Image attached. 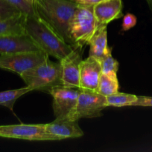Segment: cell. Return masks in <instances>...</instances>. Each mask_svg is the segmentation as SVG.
Masks as SVG:
<instances>
[{
  "mask_svg": "<svg viewBox=\"0 0 152 152\" xmlns=\"http://www.w3.org/2000/svg\"><path fill=\"white\" fill-rule=\"evenodd\" d=\"M33 4L35 14L63 40L72 45L69 30L77 4L71 0H33Z\"/></svg>",
  "mask_w": 152,
  "mask_h": 152,
  "instance_id": "6da1fadb",
  "label": "cell"
},
{
  "mask_svg": "<svg viewBox=\"0 0 152 152\" xmlns=\"http://www.w3.org/2000/svg\"><path fill=\"white\" fill-rule=\"evenodd\" d=\"M25 32L41 50L58 61L66 56L75 48L63 40L37 15L26 16Z\"/></svg>",
  "mask_w": 152,
  "mask_h": 152,
  "instance_id": "7a4b0ae2",
  "label": "cell"
},
{
  "mask_svg": "<svg viewBox=\"0 0 152 152\" xmlns=\"http://www.w3.org/2000/svg\"><path fill=\"white\" fill-rule=\"evenodd\" d=\"M20 77L32 91L49 93L54 88L63 86L61 63L52 62L49 58L40 65L22 73Z\"/></svg>",
  "mask_w": 152,
  "mask_h": 152,
  "instance_id": "3957f363",
  "label": "cell"
},
{
  "mask_svg": "<svg viewBox=\"0 0 152 152\" xmlns=\"http://www.w3.org/2000/svg\"><path fill=\"white\" fill-rule=\"evenodd\" d=\"M93 14V6L77 4L69 25V37L74 47L83 48L99 26Z\"/></svg>",
  "mask_w": 152,
  "mask_h": 152,
  "instance_id": "277c9868",
  "label": "cell"
},
{
  "mask_svg": "<svg viewBox=\"0 0 152 152\" xmlns=\"http://www.w3.org/2000/svg\"><path fill=\"white\" fill-rule=\"evenodd\" d=\"M49 56L43 50L0 55V68L13 71L20 76L25 71L44 62Z\"/></svg>",
  "mask_w": 152,
  "mask_h": 152,
  "instance_id": "5b68a950",
  "label": "cell"
},
{
  "mask_svg": "<svg viewBox=\"0 0 152 152\" xmlns=\"http://www.w3.org/2000/svg\"><path fill=\"white\" fill-rule=\"evenodd\" d=\"M106 107V96L97 92L80 90L75 106L67 117L72 120L100 117Z\"/></svg>",
  "mask_w": 152,
  "mask_h": 152,
  "instance_id": "8992f818",
  "label": "cell"
},
{
  "mask_svg": "<svg viewBox=\"0 0 152 152\" xmlns=\"http://www.w3.org/2000/svg\"><path fill=\"white\" fill-rule=\"evenodd\" d=\"M0 137L30 141H53L46 132V124L0 126Z\"/></svg>",
  "mask_w": 152,
  "mask_h": 152,
  "instance_id": "52a82bcc",
  "label": "cell"
},
{
  "mask_svg": "<svg viewBox=\"0 0 152 152\" xmlns=\"http://www.w3.org/2000/svg\"><path fill=\"white\" fill-rule=\"evenodd\" d=\"M79 88L64 87H55L49 91L53 98L52 108L56 118L67 117L77 102L80 94Z\"/></svg>",
  "mask_w": 152,
  "mask_h": 152,
  "instance_id": "ba28073f",
  "label": "cell"
},
{
  "mask_svg": "<svg viewBox=\"0 0 152 152\" xmlns=\"http://www.w3.org/2000/svg\"><path fill=\"white\" fill-rule=\"evenodd\" d=\"M81 50L82 48L75 47L66 56L59 61L62 70V83L64 87L79 88Z\"/></svg>",
  "mask_w": 152,
  "mask_h": 152,
  "instance_id": "9c48e42d",
  "label": "cell"
},
{
  "mask_svg": "<svg viewBox=\"0 0 152 152\" xmlns=\"http://www.w3.org/2000/svg\"><path fill=\"white\" fill-rule=\"evenodd\" d=\"M46 131L53 141L78 138L83 135V132L78 125V120H70L69 117L56 118L52 123H47Z\"/></svg>",
  "mask_w": 152,
  "mask_h": 152,
  "instance_id": "30bf717a",
  "label": "cell"
},
{
  "mask_svg": "<svg viewBox=\"0 0 152 152\" xmlns=\"http://www.w3.org/2000/svg\"><path fill=\"white\" fill-rule=\"evenodd\" d=\"M101 74V65L98 59L89 56L84 60H82L80 64L79 89L98 93Z\"/></svg>",
  "mask_w": 152,
  "mask_h": 152,
  "instance_id": "8fae6325",
  "label": "cell"
},
{
  "mask_svg": "<svg viewBox=\"0 0 152 152\" xmlns=\"http://www.w3.org/2000/svg\"><path fill=\"white\" fill-rule=\"evenodd\" d=\"M39 50L41 49L26 34L0 36V55Z\"/></svg>",
  "mask_w": 152,
  "mask_h": 152,
  "instance_id": "7c38bea8",
  "label": "cell"
},
{
  "mask_svg": "<svg viewBox=\"0 0 152 152\" xmlns=\"http://www.w3.org/2000/svg\"><path fill=\"white\" fill-rule=\"evenodd\" d=\"M93 14L99 25H107L112 21L122 17V0H105L93 6Z\"/></svg>",
  "mask_w": 152,
  "mask_h": 152,
  "instance_id": "4fadbf2b",
  "label": "cell"
},
{
  "mask_svg": "<svg viewBox=\"0 0 152 152\" xmlns=\"http://www.w3.org/2000/svg\"><path fill=\"white\" fill-rule=\"evenodd\" d=\"M87 45H89V56L98 60L102 58L110 49L107 45V25H100Z\"/></svg>",
  "mask_w": 152,
  "mask_h": 152,
  "instance_id": "5bb4252c",
  "label": "cell"
},
{
  "mask_svg": "<svg viewBox=\"0 0 152 152\" xmlns=\"http://www.w3.org/2000/svg\"><path fill=\"white\" fill-rule=\"evenodd\" d=\"M26 16L24 14L6 19H0V36L24 34Z\"/></svg>",
  "mask_w": 152,
  "mask_h": 152,
  "instance_id": "9a60e30c",
  "label": "cell"
},
{
  "mask_svg": "<svg viewBox=\"0 0 152 152\" xmlns=\"http://www.w3.org/2000/svg\"><path fill=\"white\" fill-rule=\"evenodd\" d=\"M119 84L116 73H101L98 81V93L107 96L119 91Z\"/></svg>",
  "mask_w": 152,
  "mask_h": 152,
  "instance_id": "2e32d148",
  "label": "cell"
},
{
  "mask_svg": "<svg viewBox=\"0 0 152 152\" xmlns=\"http://www.w3.org/2000/svg\"><path fill=\"white\" fill-rule=\"evenodd\" d=\"M32 91L28 86L14 90H8L0 92V105H3L8 108L10 111H13V105L15 102L21 96Z\"/></svg>",
  "mask_w": 152,
  "mask_h": 152,
  "instance_id": "e0dca14e",
  "label": "cell"
},
{
  "mask_svg": "<svg viewBox=\"0 0 152 152\" xmlns=\"http://www.w3.org/2000/svg\"><path fill=\"white\" fill-rule=\"evenodd\" d=\"M137 96L130 94L116 92L111 95L106 96V106L125 107L132 106L134 102L137 100Z\"/></svg>",
  "mask_w": 152,
  "mask_h": 152,
  "instance_id": "ac0fdd59",
  "label": "cell"
},
{
  "mask_svg": "<svg viewBox=\"0 0 152 152\" xmlns=\"http://www.w3.org/2000/svg\"><path fill=\"white\" fill-rule=\"evenodd\" d=\"M101 73H116L119 71V62L113 57L111 54V49L108 50L102 58L99 59Z\"/></svg>",
  "mask_w": 152,
  "mask_h": 152,
  "instance_id": "d6986e66",
  "label": "cell"
},
{
  "mask_svg": "<svg viewBox=\"0 0 152 152\" xmlns=\"http://www.w3.org/2000/svg\"><path fill=\"white\" fill-rule=\"evenodd\" d=\"M5 1L14 6L22 14L25 16L36 15L33 0H5Z\"/></svg>",
  "mask_w": 152,
  "mask_h": 152,
  "instance_id": "ffe728a7",
  "label": "cell"
},
{
  "mask_svg": "<svg viewBox=\"0 0 152 152\" xmlns=\"http://www.w3.org/2000/svg\"><path fill=\"white\" fill-rule=\"evenodd\" d=\"M22 14L17 8L5 0H0V19H6Z\"/></svg>",
  "mask_w": 152,
  "mask_h": 152,
  "instance_id": "44dd1931",
  "label": "cell"
},
{
  "mask_svg": "<svg viewBox=\"0 0 152 152\" xmlns=\"http://www.w3.org/2000/svg\"><path fill=\"white\" fill-rule=\"evenodd\" d=\"M137 19L135 15L133 13H126L123 16V20L122 23V31H127L131 29L137 25Z\"/></svg>",
  "mask_w": 152,
  "mask_h": 152,
  "instance_id": "7402d4cb",
  "label": "cell"
},
{
  "mask_svg": "<svg viewBox=\"0 0 152 152\" xmlns=\"http://www.w3.org/2000/svg\"><path fill=\"white\" fill-rule=\"evenodd\" d=\"M132 106L152 107V96H137V99Z\"/></svg>",
  "mask_w": 152,
  "mask_h": 152,
  "instance_id": "603a6c76",
  "label": "cell"
},
{
  "mask_svg": "<svg viewBox=\"0 0 152 152\" xmlns=\"http://www.w3.org/2000/svg\"><path fill=\"white\" fill-rule=\"evenodd\" d=\"M74 1L75 3L77 4H81V5H88V6H94L98 3L101 2L105 0H71Z\"/></svg>",
  "mask_w": 152,
  "mask_h": 152,
  "instance_id": "cb8c5ba5",
  "label": "cell"
},
{
  "mask_svg": "<svg viewBox=\"0 0 152 152\" xmlns=\"http://www.w3.org/2000/svg\"><path fill=\"white\" fill-rule=\"evenodd\" d=\"M148 3V5L149 8H150L151 11L152 12V0H146Z\"/></svg>",
  "mask_w": 152,
  "mask_h": 152,
  "instance_id": "d4e9b609",
  "label": "cell"
}]
</instances>
